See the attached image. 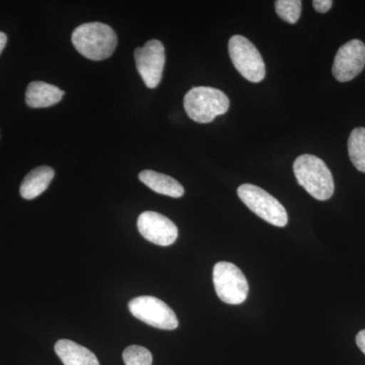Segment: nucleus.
<instances>
[{
    "label": "nucleus",
    "instance_id": "f257e3e1",
    "mask_svg": "<svg viewBox=\"0 0 365 365\" xmlns=\"http://www.w3.org/2000/svg\"><path fill=\"white\" fill-rule=\"evenodd\" d=\"M71 41L78 53L93 61L109 58L118 44L116 33L111 26L98 21L78 26L72 33Z\"/></svg>",
    "mask_w": 365,
    "mask_h": 365
},
{
    "label": "nucleus",
    "instance_id": "f03ea898",
    "mask_svg": "<svg viewBox=\"0 0 365 365\" xmlns=\"http://www.w3.org/2000/svg\"><path fill=\"white\" fill-rule=\"evenodd\" d=\"M294 172L300 186L317 200H329L333 196V175L321 158L312 155H300L294 163Z\"/></svg>",
    "mask_w": 365,
    "mask_h": 365
},
{
    "label": "nucleus",
    "instance_id": "7ed1b4c3",
    "mask_svg": "<svg viewBox=\"0 0 365 365\" xmlns=\"http://www.w3.org/2000/svg\"><path fill=\"white\" fill-rule=\"evenodd\" d=\"M187 115L197 123H210L230 109V98L223 91L210 86H197L184 98Z\"/></svg>",
    "mask_w": 365,
    "mask_h": 365
},
{
    "label": "nucleus",
    "instance_id": "20e7f679",
    "mask_svg": "<svg viewBox=\"0 0 365 365\" xmlns=\"http://www.w3.org/2000/svg\"><path fill=\"white\" fill-rule=\"evenodd\" d=\"M237 195L252 212L265 222L278 227L287 225L288 215L284 206L265 190L255 185L244 184L237 189Z\"/></svg>",
    "mask_w": 365,
    "mask_h": 365
},
{
    "label": "nucleus",
    "instance_id": "39448f33",
    "mask_svg": "<svg viewBox=\"0 0 365 365\" xmlns=\"http://www.w3.org/2000/svg\"><path fill=\"white\" fill-rule=\"evenodd\" d=\"M232 64L242 76L251 83H260L266 76V67L256 46L241 35H235L228 42Z\"/></svg>",
    "mask_w": 365,
    "mask_h": 365
},
{
    "label": "nucleus",
    "instance_id": "423d86ee",
    "mask_svg": "<svg viewBox=\"0 0 365 365\" xmlns=\"http://www.w3.org/2000/svg\"><path fill=\"white\" fill-rule=\"evenodd\" d=\"M216 294L227 304H241L249 294V284L241 269L228 262H220L213 268Z\"/></svg>",
    "mask_w": 365,
    "mask_h": 365
},
{
    "label": "nucleus",
    "instance_id": "0eeeda50",
    "mask_svg": "<svg viewBox=\"0 0 365 365\" xmlns=\"http://www.w3.org/2000/svg\"><path fill=\"white\" fill-rule=\"evenodd\" d=\"M129 311L143 323L160 330H175L179 327V321L175 312L158 297H135L129 302Z\"/></svg>",
    "mask_w": 365,
    "mask_h": 365
},
{
    "label": "nucleus",
    "instance_id": "6e6552de",
    "mask_svg": "<svg viewBox=\"0 0 365 365\" xmlns=\"http://www.w3.org/2000/svg\"><path fill=\"white\" fill-rule=\"evenodd\" d=\"M134 58L137 71L143 78L148 88H155L163 78L165 67V53L163 43L158 40H150L143 47L136 48Z\"/></svg>",
    "mask_w": 365,
    "mask_h": 365
},
{
    "label": "nucleus",
    "instance_id": "1a4fd4ad",
    "mask_svg": "<svg viewBox=\"0 0 365 365\" xmlns=\"http://www.w3.org/2000/svg\"><path fill=\"white\" fill-rule=\"evenodd\" d=\"M365 66V45L362 41L351 40L341 46L333 64V76L340 83L356 78Z\"/></svg>",
    "mask_w": 365,
    "mask_h": 365
},
{
    "label": "nucleus",
    "instance_id": "9d476101",
    "mask_svg": "<svg viewBox=\"0 0 365 365\" xmlns=\"http://www.w3.org/2000/svg\"><path fill=\"white\" fill-rule=\"evenodd\" d=\"M137 227L144 239L158 246L168 247L177 241V225L172 220L153 211H145L139 215Z\"/></svg>",
    "mask_w": 365,
    "mask_h": 365
},
{
    "label": "nucleus",
    "instance_id": "9b49d317",
    "mask_svg": "<svg viewBox=\"0 0 365 365\" xmlns=\"http://www.w3.org/2000/svg\"><path fill=\"white\" fill-rule=\"evenodd\" d=\"M64 93L63 91L50 83L33 81L26 88V103L33 109L51 107L58 104Z\"/></svg>",
    "mask_w": 365,
    "mask_h": 365
},
{
    "label": "nucleus",
    "instance_id": "f8f14e48",
    "mask_svg": "<svg viewBox=\"0 0 365 365\" xmlns=\"http://www.w3.org/2000/svg\"><path fill=\"white\" fill-rule=\"evenodd\" d=\"M55 176L54 170L41 165L31 170L21 182L20 193L26 200H33L44 193Z\"/></svg>",
    "mask_w": 365,
    "mask_h": 365
},
{
    "label": "nucleus",
    "instance_id": "ddd939ff",
    "mask_svg": "<svg viewBox=\"0 0 365 365\" xmlns=\"http://www.w3.org/2000/svg\"><path fill=\"white\" fill-rule=\"evenodd\" d=\"M54 349L64 365H100L97 356L91 350L73 341L59 340Z\"/></svg>",
    "mask_w": 365,
    "mask_h": 365
},
{
    "label": "nucleus",
    "instance_id": "4468645a",
    "mask_svg": "<svg viewBox=\"0 0 365 365\" xmlns=\"http://www.w3.org/2000/svg\"><path fill=\"white\" fill-rule=\"evenodd\" d=\"M138 177L144 185L155 193L173 197V198H180L184 195V187L174 178L150 170H143Z\"/></svg>",
    "mask_w": 365,
    "mask_h": 365
},
{
    "label": "nucleus",
    "instance_id": "2eb2a0df",
    "mask_svg": "<svg viewBox=\"0 0 365 365\" xmlns=\"http://www.w3.org/2000/svg\"><path fill=\"white\" fill-rule=\"evenodd\" d=\"M350 160L359 172L365 173V128H355L348 139Z\"/></svg>",
    "mask_w": 365,
    "mask_h": 365
},
{
    "label": "nucleus",
    "instance_id": "dca6fc26",
    "mask_svg": "<svg viewBox=\"0 0 365 365\" xmlns=\"http://www.w3.org/2000/svg\"><path fill=\"white\" fill-rule=\"evenodd\" d=\"M302 4L299 0H277L275 2L276 13L283 21L295 24L299 20Z\"/></svg>",
    "mask_w": 365,
    "mask_h": 365
},
{
    "label": "nucleus",
    "instance_id": "f3484780",
    "mask_svg": "<svg viewBox=\"0 0 365 365\" xmlns=\"http://www.w3.org/2000/svg\"><path fill=\"white\" fill-rule=\"evenodd\" d=\"M123 360L126 365H153V355L143 346L127 347L123 352Z\"/></svg>",
    "mask_w": 365,
    "mask_h": 365
},
{
    "label": "nucleus",
    "instance_id": "a211bd4d",
    "mask_svg": "<svg viewBox=\"0 0 365 365\" xmlns=\"http://www.w3.org/2000/svg\"><path fill=\"white\" fill-rule=\"evenodd\" d=\"M313 6L318 13L326 14L333 6L332 0H314Z\"/></svg>",
    "mask_w": 365,
    "mask_h": 365
},
{
    "label": "nucleus",
    "instance_id": "6ab92c4d",
    "mask_svg": "<svg viewBox=\"0 0 365 365\" xmlns=\"http://www.w3.org/2000/svg\"><path fill=\"white\" fill-rule=\"evenodd\" d=\"M356 344L365 354V330L360 331L356 336Z\"/></svg>",
    "mask_w": 365,
    "mask_h": 365
},
{
    "label": "nucleus",
    "instance_id": "aec40b11",
    "mask_svg": "<svg viewBox=\"0 0 365 365\" xmlns=\"http://www.w3.org/2000/svg\"><path fill=\"white\" fill-rule=\"evenodd\" d=\"M7 43V36L6 34L0 32V54L4 51V48H6Z\"/></svg>",
    "mask_w": 365,
    "mask_h": 365
}]
</instances>
